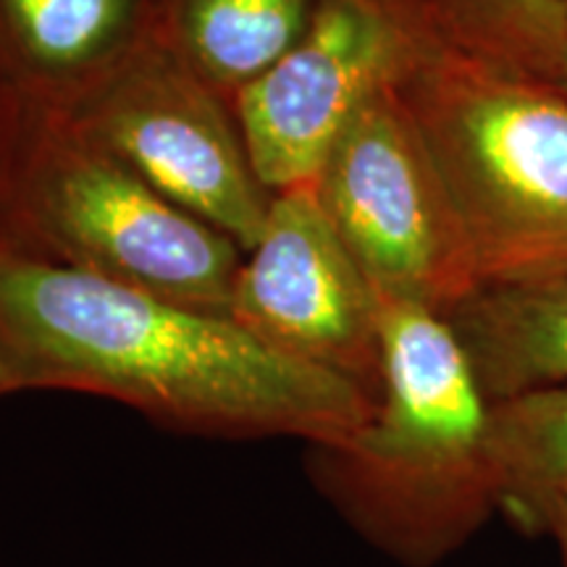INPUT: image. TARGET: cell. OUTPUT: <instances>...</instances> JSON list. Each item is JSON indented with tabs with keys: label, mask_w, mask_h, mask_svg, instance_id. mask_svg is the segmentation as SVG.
<instances>
[{
	"label": "cell",
	"mask_w": 567,
	"mask_h": 567,
	"mask_svg": "<svg viewBox=\"0 0 567 567\" xmlns=\"http://www.w3.org/2000/svg\"><path fill=\"white\" fill-rule=\"evenodd\" d=\"M0 358L27 389L105 396L189 436L354 434L375 396L268 350L229 316L0 243Z\"/></svg>",
	"instance_id": "cell-1"
},
{
	"label": "cell",
	"mask_w": 567,
	"mask_h": 567,
	"mask_svg": "<svg viewBox=\"0 0 567 567\" xmlns=\"http://www.w3.org/2000/svg\"><path fill=\"white\" fill-rule=\"evenodd\" d=\"M305 465L347 526L405 567L442 565L499 513L492 402L442 313L381 300L373 413L310 444Z\"/></svg>",
	"instance_id": "cell-2"
},
{
	"label": "cell",
	"mask_w": 567,
	"mask_h": 567,
	"mask_svg": "<svg viewBox=\"0 0 567 567\" xmlns=\"http://www.w3.org/2000/svg\"><path fill=\"white\" fill-rule=\"evenodd\" d=\"M463 224L481 284L567 276V97L439 34L396 76Z\"/></svg>",
	"instance_id": "cell-3"
},
{
	"label": "cell",
	"mask_w": 567,
	"mask_h": 567,
	"mask_svg": "<svg viewBox=\"0 0 567 567\" xmlns=\"http://www.w3.org/2000/svg\"><path fill=\"white\" fill-rule=\"evenodd\" d=\"M0 243L221 316L245 255L27 95L0 187Z\"/></svg>",
	"instance_id": "cell-4"
},
{
	"label": "cell",
	"mask_w": 567,
	"mask_h": 567,
	"mask_svg": "<svg viewBox=\"0 0 567 567\" xmlns=\"http://www.w3.org/2000/svg\"><path fill=\"white\" fill-rule=\"evenodd\" d=\"M313 184L379 300L444 313L481 287L455 205L394 82L358 105Z\"/></svg>",
	"instance_id": "cell-5"
},
{
	"label": "cell",
	"mask_w": 567,
	"mask_h": 567,
	"mask_svg": "<svg viewBox=\"0 0 567 567\" xmlns=\"http://www.w3.org/2000/svg\"><path fill=\"white\" fill-rule=\"evenodd\" d=\"M55 109L243 252L258 243L274 193L255 174L231 101L163 40L161 27Z\"/></svg>",
	"instance_id": "cell-6"
},
{
	"label": "cell",
	"mask_w": 567,
	"mask_h": 567,
	"mask_svg": "<svg viewBox=\"0 0 567 567\" xmlns=\"http://www.w3.org/2000/svg\"><path fill=\"white\" fill-rule=\"evenodd\" d=\"M431 34L417 0H318L292 51L231 101L268 193L313 184L358 105L396 82Z\"/></svg>",
	"instance_id": "cell-7"
},
{
	"label": "cell",
	"mask_w": 567,
	"mask_h": 567,
	"mask_svg": "<svg viewBox=\"0 0 567 567\" xmlns=\"http://www.w3.org/2000/svg\"><path fill=\"white\" fill-rule=\"evenodd\" d=\"M226 316L268 350L379 394L381 300L316 184L274 195L264 231L234 276Z\"/></svg>",
	"instance_id": "cell-8"
},
{
	"label": "cell",
	"mask_w": 567,
	"mask_h": 567,
	"mask_svg": "<svg viewBox=\"0 0 567 567\" xmlns=\"http://www.w3.org/2000/svg\"><path fill=\"white\" fill-rule=\"evenodd\" d=\"M158 0H0V71L66 105L158 32Z\"/></svg>",
	"instance_id": "cell-9"
},
{
	"label": "cell",
	"mask_w": 567,
	"mask_h": 567,
	"mask_svg": "<svg viewBox=\"0 0 567 567\" xmlns=\"http://www.w3.org/2000/svg\"><path fill=\"white\" fill-rule=\"evenodd\" d=\"M442 316L492 405L567 384V276L481 284Z\"/></svg>",
	"instance_id": "cell-10"
},
{
	"label": "cell",
	"mask_w": 567,
	"mask_h": 567,
	"mask_svg": "<svg viewBox=\"0 0 567 567\" xmlns=\"http://www.w3.org/2000/svg\"><path fill=\"white\" fill-rule=\"evenodd\" d=\"M318 0H158L161 34L226 101L284 59Z\"/></svg>",
	"instance_id": "cell-11"
},
{
	"label": "cell",
	"mask_w": 567,
	"mask_h": 567,
	"mask_svg": "<svg viewBox=\"0 0 567 567\" xmlns=\"http://www.w3.org/2000/svg\"><path fill=\"white\" fill-rule=\"evenodd\" d=\"M455 51L547 84L559 80L567 0H417Z\"/></svg>",
	"instance_id": "cell-12"
},
{
	"label": "cell",
	"mask_w": 567,
	"mask_h": 567,
	"mask_svg": "<svg viewBox=\"0 0 567 567\" xmlns=\"http://www.w3.org/2000/svg\"><path fill=\"white\" fill-rule=\"evenodd\" d=\"M492 457L502 507L567 481V384L492 405ZM499 507V513H502Z\"/></svg>",
	"instance_id": "cell-13"
},
{
	"label": "cell",
	"mask_w": 567,
	"mask_h": 567,
	"mask_svg": "<svg viewBox=\"0 0 567 567\" xmlns=\"http://www.w3.org/2000/svg\"><path fill=\"white\" fill-rule=\"evenodd\" d=\"M502 513L526 534L549 536L557 544L559 557L567 567V481L507 502Z\"/></svg>",
	"instance_id": "cell-14"
},
{
	"label": "cell",
	"mask_w": 567,
	"mask_h": 567,
	"mask_svg": "<svg viewBox=\"0 0 567 567\" xmlns=\"http://www.w3.org/2000/svg\"><path fill=\"white\" fill-rule=\"evenodd\" d=\"M21 111V92L6 80L0 71V187H3L6 166H9V155L13 145V134H17Z\"/></svg>",
	"instance_id": "cell-15"
},
{
	"label": "cell",
	"mask_w": 567,
	"mask_h": 567,
	"mask_svg": "<svg viewBox=\"0 0 567 567\" xmlns=\"http://www.w3.org/2000/svg\"><path fill=\"white\" fill-rule=\"evenodd\" d=\"M17 392H24V384H21L17 371H13V368L6 363L3 358H0V396L17 394Z\"/></svg>",
	"instance_id": "cell-16"
},
{
	"label": "cell",
	"mask_w": 567,
	"mask_h": 567,
	"mask_svg": "<svg viewBox=\"0 0 567 567\" xmlns=\"http://www.w3.org/2000/svg\"><path fill=\"white\" fill-rule=\"evenodd\" d=\"M557 90L567 97V42H565V55H563V66H559V80H557Z\"/></svg>",
	"instance_id": "cell-17"
}]
</instances>
